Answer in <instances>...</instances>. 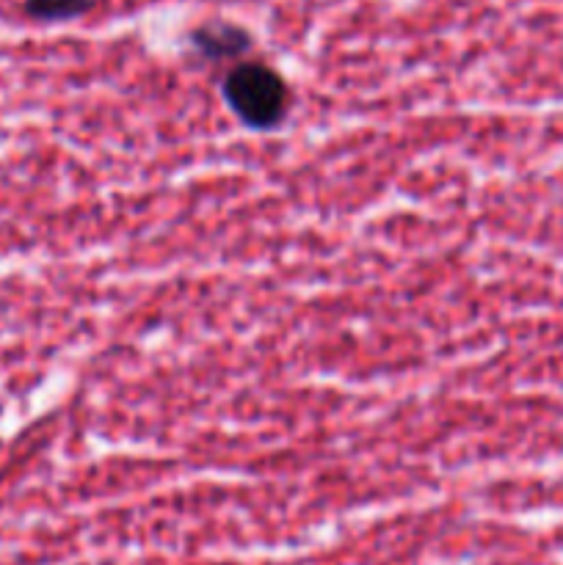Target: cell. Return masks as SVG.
<instances>
[{
    "mask_svg": "<svg viewBox=\"0 0 563 565\" xmlns=\"http://www.w3.org/2000/svg\"><path fill=\"white\" fill-rule=\"evenodd\" d=\"M226 105L248 130H276L290 110L287 81L263 61H243L221 83Z\"/></svg>",
    "mask_w": 563,
    "mask_h": 565,
    "instance_id": "obj_1",
    "label": "cell"
},
{
    "mask_svg": "<svg viewBox=\"0 0 563 565\" xmlns=\"http://www.w3.org/2000/svg\"><path fill=\"white\" fill-rule=\"evenodd\" d=\"M252 42L254 39L246 28L226 20L202 22V25H196L191 31V47L208 61L241 58L243 53L252 50Z\"/></svg>",
    "mask_w": 563,
    "mask_h": 565,
    "instance_id": "obj_2",
    "label": "cell"
},
{
    "mask_svg": "<svg viewBox=\"0 0 563 565\" xmlns=\"http://www.w3.org/2000/svg\"><path fill=\"white\" fill-rule=\"evenodd\" d=\"M97 0H25L22 9L31 20L39 22H66L77 20L86 11H92V6Z\"/></svg>",
    "mask_w": 563,
    "mask_h": 565,
    "instance_id": "obj_3",
    "label": "cell"
}]
</instances>
